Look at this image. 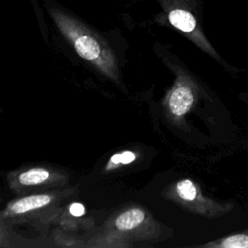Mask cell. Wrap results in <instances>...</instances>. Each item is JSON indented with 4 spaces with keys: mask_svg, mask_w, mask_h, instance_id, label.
Here are the masks:
<instances>
[{
    "mask_svg": "<svg viewBox=\"0 0 248 248\" xmlns=\"http://www.w3.org/2000/svg\"><path fill=\"white\" fill-rule=\"evenodd\" d=\"M49 177V172L44 169H32L22 172L18 180L23 185H36L46 181Z\"/></svg>",
    "mask_w": 248,
    "mask_h": 248,
    "instance_id": "52a82bcc",
    "label": "cell"
},
{
    "mask_svg": "<svg viewBox=\"0 0 248 248\" xmlns=\"http://www.w3.org/2000/svg\"><path fill=\"white\" fill-rule=\"evenodd\" d=\"M144 212L139 208H132L120 214L115 220V227L121 231L137 228L144 220Z\"/></svg>",
    "mask_w": 248,
    "mask_h": 248,
    "instance_id": "5b68a950",
    "label": "cell"
},
{
    "mask_svg": "<svg viewBox=\"0 0 248 248\" xmlns=\"http://www.w3.org/2000/svg\"><path fill=\"white\" fill-rule=\"evenodd\" d=\"M204 246L216 248H248V230L228 235Z\"/></svg>",
    "mask_w": 248,
    "mask_h": 248,
    "instance_id": "8992f818",
    "label": "cell"
},
{
    "mask_svg": "<svg viewBox=\"0 0 248 248\" xmlns=\"http://www.w3.org/2000/svg\"><path fill=\"white\" fill-rule=\"evenodd\" d=\"M156 2L161 9L155 16L157 21H167L203 51L226 65L203 33L202 0H156Z\"/></svg>",
    "mask_w": 248,
    "mask_h": 248,
    "instance_id": "7a4b0ae2",
    "label": "cell"
},
{
    "mask_svg": "<svg viewBox=\"0 0 248 248\" xmlns=\"http://www.w3.org/2000/svg\"><path fill=\"white\" fill-rule=\"evenodd\" d=\"M239 97L246 105H248V93H240Z\"/></svg>",
    "mask_w": 248,
    "mask_h": 248,
    "instance_id": "8fae6325",
    "label": "cell"
},
{
    "mask_svg": "<svg viewBox=\"0 0 248 248\" xmlns=\"http://www.w3.org/2000/svg\"><path fill=\"white\" fill-rule=\"evenodd\" d=\"M194 93L189 84L179 82L171 91L169 98V108L175 116H181L189 111L194 104Z\"/></svg>",
    "mask_w": 248,
    "mask_h": 248,
    "instance_id": "3957f363",
    "label": "cell"
},
{
    "mask_svg": "<svg viewBox=\"0 0 248 248\" xmlns=\"http://www.w3.org/2000/svg\"><path fill=\"white\" fill-rule=\"evenodd\" d=\"M69 211L70 213L75 216V217H80L84 214L85 212V208L84 206L79 203V202H74L70 205V208H69Z\"/></svg>",
    "mask_w": 248,
    "mask_h": 248,
    "instance_id": "30bf717a",
    "label": "cell"
},
{
    "mask_svg": "<svg viewBox=\"0 0 248 248\" xmlns=\"http://www.w3.org/2000/svg\"><path fill=\"white\" fill-rule=\"evenodd\" d=\"M41 4L54 27L79 57L109 78L118 79L117 59L104 35L57 0H41Z\"/></svg>",
    "mask_w": 248,
    "mask_h": 248,
    "instance_id": "6da1fadb",
    "label": "cell"
},
{
    "mask_svg": "<svg viewBox=\"0 0 248 248\" xmlns=\"http://www.w3.org/2000/svg\"><path fill=\"white\" fill-rule=\"evenodd\" d=\"M136 159V155L134 152L131 151H124L121 153H117L111 156L110 163L117 165V164H130Z\"/></svg>",
    "mask_w": 248,
    "mask_h": 248,
    "instance_id": "9c48e42d",
    "label": "cell"
},
{
    "mask_svg": "<svg viewBox=\"0 0 248 248\" xmlns=\"http://www.w3.org/2000/svg\"><path fill=\"white\" fill-rule=\"evenodd\" d=\"M176 191L178 196L184 201L194 202L200 197L197 186L190 179H183L179 181L176 185Z\"/></svg>",
    "mask_w": 248,
    "mask_h": 248,
    "instance_id": "ba28073f",
    "label": "cell"
},
{
    "mask_svg": "<svg viewBox=\"0 0 248 248\" xmlns=\"http://www.w3.org/2000/svg\"><path fill=\"white\" fill-rule=\"evenodd\" d=\"M50 197L47 195H34L22 198L11 204L10 210L13 213L20 214L25 213L40 207H43L49 203Z\"/></svg>",
    "mask_w": 248,
    "mask_h": 248,
    "instance_id": "277c9868",
    "label": "cell"
}]
</instances>
